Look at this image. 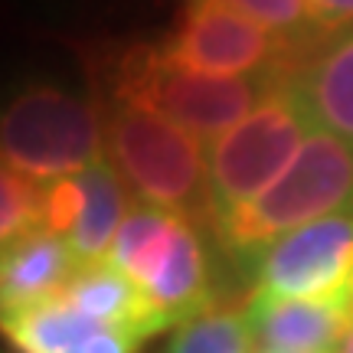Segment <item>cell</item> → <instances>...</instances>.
Wrapping results in <instances>:
<instances>
[{
    "instance_id": "13",
    "label": "cell",
    "mask_w": 353,
    "mask_h": 353,
    "mask_svg": "<svg viewBox=\"0 0 353 353\" xmlns=\"http://www.w3.org/2000/svg\"><path fill=\"white\" fill-rule=\"evenodd\" d=\"M294 85L314 125L353 144V30L298 69Z\"/></svg>"
},
{
    "instance_id": "5",
    "label": "cell",
    "mask_w": 353,
    "mask_h": 353,
    "mask_svg": "<svg viewBox=\"0 0 353 353\" xmlns=\"http://www.w3.org/2000/svg\"><path fill=\"white\" fill-rule=\"evenodd\" d=\"M105 118L59 85H30L0 108V161L46 187L101 161Z\"/></svg>"
},
{
    "instance_id": "17",
    "label": "cell",
    "mask_w": 353,
    "mask_h": 353,
    "mask_svg": "<svg viewBox=\"0 0 353 353\" xmlns=\"http://www.w3.org/2000/svg\"><path fill=\"white\" fill-rule=\"evenodd\" d=\"M39 226V187L0 161V252Z\"/></svg>"
},
{
    "instance_id": "19",
    "label": "cell",
    "mask_w": 353,
    "mask_h": 353,
    "mask_svg": "<svg viewBox=\"0 0 353 353\" xmlns=\"http://www.w3.org/2000/svg\"><path fill=\"white\" fill-rule=\"evenodd\" d=\"M337 353H353V314H350V324H347V330H343V337H341V347H337Z\"/></svg>"
},
{
    "instance_id": "10",
    "label": "cell",
    "mask_w": 353,
    "mask_h": 353,
    "mask_svg": "<svg viewBox=\"0 0 353 353\" xmlns=\"http://www.w3.org/2000/svg\"><path fill=\"white\" fill-rule=\"evenodd\" d=\"M255 343L278 353H337L353 304L255 294L245 304Z\"/></svg>"
},
{
    "instance_id": "3",
    "label": "cell",
    "mask_w": 353,
    "mask_h": 353,
    "mask_svg": "<svg viewBox=\"0 0 353 353\" xmlns=\"http://www.w3.org/2000/svg\"><path fill=\"white\" fill-rule=\"evenodd\" d=\"M105 154L141 203L216 223L206 151L196 134L151 112L114 105L105 118Z\"/></svg>"
},
{
    "instance_id": "15",
    "label": "cell",
    "mask_w": 353,
    "mask_h": 353,
    "mask_svg": "<svg viewBox=\"0 0 353 353\" xmlns=\"http://www.w3.org/2000/svg\"><path fill=\"white\" fill-rule=\"evenodd\" d=\"M252 324L245 307H210L180 324L164 353H255Z\"/></svg>"
},
{
    "instance_id": "8",
    "label": "cell",
    "mask_w": 353,
    "mask_h": 353,
    "mask_svg": "<svg viewBox=\"0 0 353 353\" xmlns=\"http://www.w3.org/2000/svg\"><path fill=\"white\" fill-rule=\"evenodd\" d=\"M255 294L353 304V213L294 229L255 259Z\"/></svg>"
},
{
    "instance_id": "18",
    "label": "cell",
    "mask_w": 353,
    "mask_h": 353,
    "mask_svg": "<svg viewBox=\"0 0 353 353\" xmlns=\"http://www.w3.org/2000/svg\"><path fill=\"white\" fill-rule=\"evenodd\" d=\"M314 26L327 33H341L343 26L353 23V0H307Z\"/></svg>"
},
{
    "instance_id": "2",
    "label": "cell",
    "mask_w": 353,
    "mask_h": 353,
    "mask_svg": "<svg viewBox=\"0 0 353 353\" xmlns=\"http://www.w3.org/2000/svg\"><path fill=\"white\" fill-rule=\"evenodd\" d=\"M285 79L291 76H206L170 63L161 46H131L112 65V99L114 105L151 112L196 138L213 141L239 125Z\"/></svg>"
},
{
    "instance_id": "20",
    "label": "cell",
    "mask_w": 353,
    "mask_h": 353,
    "mask_svg": "<svg viewBox=\"0 0 353 353\" xmlns=\"http://www.w3.org/2000/svg\"><path fill=\"white\" fill-rule=\"evenodd\" d=\"M193 3H203V0H187V7H193Z\"/></svg>"
},
{
    "instance_id": "14",
    "label": "cell",
    "mask_w": 353,
    "mask_h": 353,
    "mask_svg": "<svg viewBox=\"0 0 353 353\" xmlns=\"http://www.w3.org/2000/svg\"><path fill=\"white\" fill-rule=\"evenodd\" d=\"M82 180V213H79L76 229L69 232V245L79 255V262H101L108 259L114 245V236L125 223L128 210V187L121 174L112 167L108 157L79 174Z\"/></svg>"
},
{
    "instance_id": "6",
    "label": "cell",
    "mask_w": 353,
    "mask_h": 353,
    "mask_svg": "<svg viewBox=\"0 0 353 353\" xmlns=\"http://www.w3.org/2000/svg\"><path fill=\"white\" fill-rule=\"evenodd\" d=\"M314 128V118L307 112L294 79H285L239 125L210 141L206 170H210L216 223L232 210H239L242 203L255 200L298 157L301 144Z\"/></svg>"
},
{
    "instance_id": "9",
    "label": "cell",
    "mask_w": 353,
    "mask_h": 353,
    "mask_svg": "<svg viewBox=\"0 0 353 353\" xmlns=\"http://www.w3.org/2000/svg\"><path fill=\"white\" fill-rule=\"evenodd\" d=\"M0 334L17 353H138L144 343L134 330L85 314L65 294L0 317Z\"/></svg>"
},
{
    "instance_id": "21",
    "label": "cell",
    "mask_w": 353,
    "mask_h": 353,
    "mask_svg": "<svg viewBox=\"0 0 353 353\" xmlns=\"http://www.w3.org/2000/svg\"><path fill=\"white\" fill-rule=\"evenodd\" d=\"M255 353H278V350H262V347H259V350H255Z\"/></svg>"
},
{
    "instance_id": "1",
    "label": "cell",
    "mask_w": 353,
    "mask_h": 353,
    "mask_svg": "<svg viewBox=\"0 0 353 353\" xmlns=\"http://www.w3.org/2000/svg\"><path fill=\"white\" fill-rule=\"evenodd\" d=\"M334 213H353V144L314 128L298 157L213 229L232 255L259 259L281 236Z\"/></svg>"
},
{
    "instance_id": "7",
    "label": "cell",
    "mask_w": 353,
    "mask_h": 353,
    "mask_svg": "<svg viewBox=\"0 0 353 353\" xmlns=\"http://www.w3.org/2000/svg\"><path fill=\"white\" fill-rule=\"evenodd\" d=\"M161 50L170 63L206 76H298V56L281 39L216 0L187 7L174 37Z\"/></svg>"
},
{
    "instance_id": "4",
    "label": "cell",
    "mask_w": 353,
    "mask_h": 353,
    "mask_svg": "<svg viewBox=\"0 0 353 353\" xmlns=\"http://www.w3.org/2000/svg\"><path fill=\"white\" fill-rule=\"evenodd\" d=\"M112 259L148 294L164 327L210 311V262L193 219L161 206H131L114 236Z\"/></svg>"
},
{
    "instance_id": "11",
    "label": "cell",
    "mask_w": 353,
    "mask_h": 353,
    "mask_svg": "<svg viewBox=\"0 0 353 353\" xmlns=\"http://www.w3.org/2000/svg\"><path fill=\"white\" fill-rule=\"evenodd\" d=\"M79 255L50 229H30L0 252V317L63 294L76 275Z\"/></svg>"
},
{
    "instance_id": "12",
    "label": "cell",
    "mask_w": 353,
    "mask_h": 353,
    "mask_svg": "<svg viewBox=\"0 0 353 353\" xmlns=\"http://www.w3.org/2000/svg\"><path fill=\"white\" fill-rule=\"evenodd\" d=\"M63 294L85 314L134 330L144 341L154 337L157 330H167L164 321L157 317V311L148 301V294L141 291V285L131 275H125L112 259L82 262L76 268V275L69 278Z\"/></svg>"
},
{
    "instance_id": "16",
    "label": "cell",
    "mask_w": 353,
    "mask_h": 353,
    "mask_svg": "<svg viewBox=\"0 0 353 353\" xmlns=\"http://www.w3.org/2000/svg\"><path fill=\"white\" fill-rule=\"evenodd\" d=\"M216 3H223L229 10H236L239 17L259 23L262 30H268L291 52L307 46L311 39L324 37L314 26V20H311L307 0H216Z\"/></svg>"
}]
</instances>
